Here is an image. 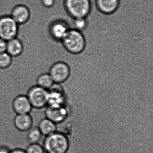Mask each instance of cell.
Returning a JSON list of instances; mask_svg holds the SVG:
<instances>
[{
    "label": "cell",
    "mask_w": 153,
    "mask_h": 153,
    "mask_svg": "<svg viewBox=\"0 0 153 153\" xmlns=\"http://www.w3.org/2000/svg\"><path fill=\"white\" fill-rule=\"evenodd\" d=\"M10 153H26L25 150L20 148H16L10 149Z\"/></svg>",
    "instance_id": "cell-24"
},
{
    "label": "cell",
    "mask_w": 153,
    "mask_h": 153,
    "mask_svg": "<svg viewBox=\"0 0 153 153\" xmlns=\"http://www.w3.org/2000/svg\"><path fill=\"white\" fill-rule=\"evenodd\" d=\"M73 19L74 29L82 32L87 27L88 22L86 18H78Z\"/></svg>",
    "instance_id": "cell-20"
},
{
    "label": "cell",
    "mask_w": 153,
    "mask_h": 153,
    "mask_svg": "<svg viewBox=\"0 0 153 153\" xmlns=\"http://www.w3.org/2000/svg\"><path fill=\"white\" fill-rule=\"evenodd\" d=\"M12 108L16 114H30L33 109L26 95L20 94L13 99Z\"/></svg>",
    "instance_id": "cell-11"
},
{
    "label": "cell",
    "mask_w": 153,
    "mask_h": 153,
    "mask_svg": "<svg viewBox=\"0 0 153 153\" xmlns=\"http://www.w3.org/2000/svg\"><path fill=\"white\" fill-rule=\"evenodd\" d=\"M54 84V81L49 72L40 74L36 79V85L47 90Z\"/></svg>",
    "instance_id": "cell-16"
},
{
    "label": "cell",
    "mask_w": 153,
    "mask_h": 153,
    "mask_svg": "<svg viewBox=\"0 0 153 153\" xmlns=\"http://www.w3.org/2000/svg\"><path fill=\"white\" fill-rule=\"evenodd\" d=\"M42 136L38 127H33L27 131V140L29 144L39 143Z\"/></svg>",
    "instance_id": "cell-17"
},
{
    "label": "cell",
    "mask_w": 153,
    "mask_h": 153,
    "mask_svg": "<svg viewBox=\"0 0 153 153\" xmlns=\"http://www.w3.org/2000/svg\"><path fill=\"white\" fill-rule=\"evenodd\" d=\"M7 41L0 38V53L7 52Z\"/></svg>",
    "instance_id": "cell-22"
},
{
    "label": "cell",
    "mask_w": 153,
    "mask_h": 153,
    "mask_svg": "<svg viewBox=\"0 0 153 153\" xmlns=\"http://www.w3.org/2000/svg\"><path fill=\"white\" fill-rule=\"evenodd\" d=\"M61 42L68 52L76 55L83 52L86 45L85 38L82 32L74 28L68 30Z\"/></svg>",
    "instance_id": "cell-1"
},
{
    "label": "cell",
    "mask_w": 153,
    "mask_h": 153,
    "mask_svg": "<svg viewBox=\"0 0 153 153\" xmlns=\"http://www.w3.org/2000/svg\"><path fill=\"white\" fill-rule=\"evenodd\" d=\"M41 4L46 8H51L54 6L55 0H41Z\"/></svg>",
    "instance_id": "cell-21"
},
{
    "label": "cell",
    "mask_w": 153,
    "mask_h": 153,
    "mask_svg": "<svg viewBox=\"0 0 153 153\" xmlns=\"http://www.w3.org/2000/svg\"><path fill=\"white\" fill-rule=\"evenodd\" d=\"M64 7L73 19L86 18L91 12L92 4L90 0H64Z\"/></svg>",
    "instance_id": "cell-3"
},
{
    "label": "cell",
    "mask_w": 153,
    "mask_h": 153,
    "mask_svg": "<svg viewBox=\"0 0 153 153\" xmlns=\"http://www.w3.org/2000/svg\"><path fill=\"white\" fill-rule=\"evenodd\" d=\"M42 146L46 153H66L69 148V141L64 133L56 131L45 137Z\"/></svg>",
    "instance_id": "cell-2"
},
{
    "label": "cell",
    "mask_w": 153,
    "mask_h": 153,
    "mask_svg": "<svg viewBox=\"0 0 153 153\" xmlns=\"http://www.w3.org/2000/svg\"><path fill=\"white\" fill-rule=\"evenodd\" d=\"M16 128L20 132H27L33 127V120L30 114H16L13 121Z\"/></svg>",
    "instance_id": "cell-12"
},
{
    "label": "cell",
    "mask_w": 153,
    "mask_h": 153,
    "mask_svg": "<svg viewBox=\"0 0 153 153\" xmlns=\"http://www.w3.org/2000/svg\"><path fill=\"white\" fill-rule=\"evenodd\" d=\"M49 73L54 83L61 84L68 79L71 75V69L66 62L58 61L51 66Z\"/></svg>",
    "instance_id": "cell-6"
},
{
    "label": "cell",
    "mask_w": 153,
    "mask_h": 153,
    "mask_svg": "<svg viewBox=\"0 0 153 153\" xmlns=\"http://www.w3.org/2000/svg\"><path fill=\"white\" fill-rule=\"evenodd\" d=\"M68 24L62 20L53 21L48 27L49 35L55 41H60L63 39L69 29Z\"/></svg>",
    "instance_id": "cell-8"
},
{
    "label": "cell",
    "mask_w": 153,
    "mask_h": 153,
    "mask_svg": "<svg viewBox=\"0 0 153 153\" xmlns=\"http://www.w3.org/2000/svg\"><path fill=\"white\" fill-rule=\"evenodd\" d=\"M37 127L43 136L45 137L57 131V124L46 117L40 120Z\"/></svg>",
    "instance_id": "cell-15"
},
{
    "label": "cell",
    "mask_w": 153,
    "mask_h": 153,
    "mask_svg": "<svg viewBox=\"0 0 153 153\" xmlns=\"http://www.w3.org/2000/svg\"><path fill=\"white\" fill-rule=\"evenodd\" d=\"M25 150L26 153H46L42 145L39 143L29 144Z\"/></svg>",
    "instance_id": "cell-19"
},
{
    "label": "cell",
    "mask_w": 153,
    "mask_h": 153,
    "mask_svg": "<svg viewBox=\"0 0 153 153\" xmlns=\"http://www.w3.org/2000/svg\"><path fill=\"white\" fill-rule=\"evenodd\" d=\"M12 18L19 25H25L30 20L31 12L28 7L24 4L16 5L10 14Z\"/></svg>",
    "instance_id": "cell-10"
},
{
    "label": "cell",
    "mask_w": 153,
    "mask_h": 153,
    "mask_svg": "<svg viewBox=\"0 0 153 153\" xmlns=\"http://www.w3.org/2000/svg\"><path fill=\"white\" fill-rule=\"evenodd\" d=\"M61 84L54 83L48 90V105H65V97L64 90Z\"/></svg>",
    "instance_id": "cell-9"
},
{
    "label": "cell",
    "mask_w": 153,
    "mask_h": 153,
    "mask_svg": "<svg viewBox=\"0 0 153 153\" xmlns=\"http://www.w3.org/2000/svg\"><path fill=\"white\" fill-rule=\"evenodd\" d=\"M24 51V44L22 41L18 37L7 41V52L12 58H17L21 56Z\"/></svg>",
    "instance_id": "cell-14"
},
{
    "label": "cell",
    "mask_w": 153,
    "mask_h": 153,
    "mask_svg": "<svg viewBox=\"0 0 153 153\" xmlns=\"http://www.w3.org/2000/svg\"><path fill=\"white\" fill-rule=\"evenodd\" d=\"M26 95L33 108L41 110L48 105V90L36 85L28 89Z\"/></svg>",
    "instance_id": "cell-5"
},
{
    "label": "cell",
    "mask_w": 153,
    "mask_h": 153,
    "mask_svg": "<svg viewBox=\"0 0 153 153\" xmlns=\"http://www.w3.org/2000/svg\"><path fill=\"white\" fill-rule=\"evenodd\" d=\"M19 25L10 15L0 16V38L7 41L18 37L19 33Z\"/></svg>",
    "instance_id": "cell-4"
},
{
    "label": "cell",
    "mask_w": 153,
    "mask_h": 153,
    "mask_svg": "<svg viewBox=\"0 0 153 153\" xmlns=\"http://www.w3.org/2000/svg\"><path fill=\"white\" fill-rule=\"evenodd\" d=\"M10 149L7 146H0V153H10Z\"/></svg>",
    "instance_id": "cell-23"
},
{
    "label": "cell",
    "mask_w": 153,
    "mask_h": 153,
    "mask_svg": "<svg viewBox=\"0 0 153 153\" xmlns=\"http://www.w3.org/2000/svg\"><path fill=\"white\" fill-rule=\"evenodd\" d=\"M13 58L7 53H0V69L5 70L12 65Z\"/></svg>",
    "instance_id": "cell-18"
},
{
    "label": "cell",
    "mask_w": 153,
    "mask_h": 153,
    "mask_svg": "<svg viewBox=\"0 0 153 153\" xmlns=\"http://www.w3.org/2000/svg\"><path fill=\"white\" fill-rule=\"evenodd\" d=\"M97 10L105 15L113 14L117 11L120 5V0H95Z\"/></svg>",
    "instance_id": "cell-13"
},
{
    "label": "cell",
    "mask_w": 153,
    "mask_h": 153,
    "mask_svg": "<svg viewBox=\"0 0 153 153\" xmlns=\"http://www.w3.org/2000/svg\"><path fill=\"white\" fill-rule=\"evenodd\" d=\"M46 118L56 123L63 122L69 115V111L65 105H47L45 107Z\"/></svg>",
    "instance_id": "cell-7"
}]
</instances>
